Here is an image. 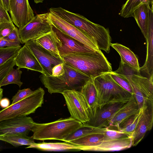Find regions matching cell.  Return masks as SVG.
<instances>
[{
	"label": "cell",
	"mask_w": 153,
	"mask_h": 153,
	"mask_svg": "<svg viewBox=\"0 0 153 153\" xmlns=\"http://www.w3.org/2000/svg\"><path fill=\"white\" fill-rule=\"evenodd\" d=\"M49 12L62 18L83 33L94 42L99 50L107 53L110 52L111 38L108 28L60 7H51Z\"/></svg>",
	"instance_id": "1"
},
{
	"label": "cell",
	"mask_w": 153,
	"mask_h": 153,
	"mask_svg": "<svg viewBox=\"0 0 153 153\" xmlns=\"http://www.w3.org/2000/svg\"><path fill=\"white\" fill-rule=\"evenodd\" d=\"M61 57L66 64L92 78L112 71L111 64L100 50Z\"/></svg>",
	"instance_id": "2"
},
{
	"label": "cell",
	"mask_w": 153,
	"mask_h": 153,
	"mask_svg": "<svg viewBox=\"0 0 153 153\" xmlns=\"http://www.w3.org/2000/svg\"><path fill=\"white\" fill-rule=\"evenodd\" d=\"M64 73L57 77L42 74L40 80L51 94H62L64 91L74 90L80 91L91 77L68 65L64 62Z\"/></svg>",
	"instance_id": "3"
},
{
	"label": "cell",
	"mask_w": 153,
	"mask_h": 153,
	"mask_svg": "<svg viewBox=\"0 0 153 153\" xmlns=\"http://www.w3.org/2000/svg\"><path fill=\"white\" fill-rule=\"evenodd\" d=\"M83 123L71 117L61 118L45 123H36L31 131L34 139L44 140H55L62 141L70 134L81 126Z\"/></svg>",
	"instance_id": "4"
},
{
	"label": "cell",
	"mask_w": 153,
	"mask_h": 153,
	"mask_svg": "<svg viewBox=\"0 0 153 153\" xmlns=\"http://www.w3.org/2000/svg\"><path fill=\"white\" fill-rule=\"evenodd\" d=\"M93 79L97 92L98 109L108 103L126 102L132 95L118 85L109 73L103 74Z\"/></svg>",
	"instance_id": "5"
},
{
	"label": "cell",
	"mask_w": 153,
	"mask_h": 153,
	"mask_svg": "<svg viewBox=\"0 0 153 153\" xmlns=\"http://www.w3.org/2000/svg\"><path fill=\"white\" fill-rule=\"evenodd\" d=\"M45 91L39 87L22 100L0 111V122L21 116L34 113L43 102Z\"/></svg>",
	"instance_id": "6"
},
{
	"label": "cell",
	"mask_w": 153,
	"mask_h": 153,
	"mask_svg": "<svg viewBox=\"0 0 153 153\" xmlns=\"http://www.w3.org/2000/svg\"><path fill=\"white\" fill-rule=\"evenodd\" d=\"M49 12L37 14L24 27L19 29L22 44L35 39L51 32V23L49 17Z\"/></svg>",
	"instance_id": "7"
},
{
	"label": "cell",
	"mask_w": 153,
	"mask_h": 153,
	"mask_svg": "<svg viewBox=\"0 0 153 153\" xmlns=\"http://www.w3.org/2000/svg\"><path fill=\"white\" fill-rule=\"evenodd\" d=\"M62 94L65 99L71 117L83 124L88 122L90 117L89 109L80 91L68 90Z\"/></svg>",
	"instance_id": "8"
},
{
	"label": "cell",
	"mask_w": 153,
	"mask_h": 153,
	"mask_svg": "<svg viewBox=\"0 0 153 153\" xmlns=\"http://www.w3.org/2000/svg\"><path fill=\"white\" fill-rule=\"evenodd\" d=\"M51 26L52 30L61 56L72 53H88L96 51L65 33L52 23Z\"/></svg>",
	"instance_id": "9"
},
{
	"label": "cell",
	"mask_w": 153,
	"mask_h": 153,
	"mask_svg": "<svg viewBox=\"0 0 153 153\" xmlns=\"http://www.w3.org/2000/svg\"><path fill=\"white\" fill-rule=\"evenodd\" d=\"M25 44L36 58L43 69L42 74L46 76H52L53 67L57 65L64 63L62 58L54 56L36 43L33 39L29 40Z\"/></svg>",
	"instance_id": "10"
},
{
	"label": "cell",
	"mask_w": 153,
	"mask_h": 153,
	"mask_svg": "<svg viewBox=\"0 0 153 153\" xmlns=\"http://www.w3.org/2000/svg\"><path fill=\"white\" fill-rule=\"evenodd\" d=\"M9 12L12 21L19 29L34 17L33 11L28 0H9Z\"/></svg>",
	"instance_id": "11"
},
{
	"label": "cell",
	"mask_w": 153,
	"mask_h": 153,
	"mask_svg": "<svg viewBox=\"0 0 153 153\" xmlns=\"http://www.w3.org/2000/svg\"><path fill=\"white\" fill-rule=\"evenodd\" d=\"M49 13L51 22L61 31L86 46L96 51L99 50L94 42L79 30L59 16L50 12Z\"/></svg>",
	"instance_id": "12"
},
{
	"label": "cell",
	"mask_w": 153,
	"mask_h": 153,
	"mask_svg": "<svg viewBox=\"0 0 153 153\" xmlns=\"http://www.w3.org/2000/svg\"><path fill=\"white\" fill-rule=\"evenodd\" d=\"M36 123L27 116H21L0 122V134H20L27 135Z\"/></svg>",
	"instance_id": "13"
},
{
	"label": "cell",
	"mask_w": 153,
	"mask_h": 153,
	"mask_svg": "<svg viewBox=\"0 0 153 153\" xmlns=\"http://www.w3.org/2000/svg\"><path fill=\"white\" fill-rule=\"evenodd\" d=\"M132 137V146H136L146 132L151 130L153 123V104H144Z\"/></svg>",
	"instance_id": "14"
},
{
	"label": "cell",
	"mask_w": 153,
	"mask_h": 153,
	"mask_svg": "<svg viewBox=\"0 0 153 153\" xmlns=\"http://www.w3.org/2000/svg\"><path fill=\"white\" fill-rule=\"evenodd\" d=\"M126 102H111L105 104L98 109L95 114L90 117L88 121L85 123L98 128L108 126L112 116Z\"/></svg>",
	"instance_id": "15"
},
{
	"label": "cell",
	"mask_w": 153,
	"mask_h": 153,
	"mask_svg": "<svg viewBox=\"0 0 153 153\" xmlns=\"http://www.w3.org/2000/svg\"><path fill=\"white\" fill-rule=\"evenodd\" d=\"M147 53L145 62L140 67V73L146 75V77L153 76V10L149 9L148 27Z\"/></svg>",
	"instance_id": "16"
},
{
	"label": "cell",
	"mask_w": 153,
	"mask_h": 153,
	"mask_svg": "<svg viewBox=\"0 0 153 153\" xmlns=\"http://www.w3.org/2000/svg\"><path fill=\"white\" fill-rule=\"evenodd\" d=\"M132 146V137H127L112 140H102L85 148V151L113 152L125 150Z\"/></svg>",
	"instance_id": "17"
},
{
	"label": "cell",
	"mask_w": 153,
	"mask_h": 153,
	"mask_svg": "<svg viewBox=\"0 0 153 153\" xmlns=\"http://www.w3.org/2000/svg\"><path fill=\"white\" fill-rule=\"evenodd\" d=\"M15 59V65L19 69L27 68L43 74L41 65L26 44L21 47Z\"/></svg>",
	"instance_id": "18"
},
{
	"label": "cell",
	"mask_w": 153,
	"mask_h": 153,
	"mask_svg": "<svg viewBox=\"0 0 153 153\" xmlns=\"http://www.w3.org/2000/svg\"><path fill=\"white\" fill-rule=\"evenodd\" d=\"M139 110L136 100L132 94L129 100L112 116L109 121L108 126L117 128L121 122L128 117L137 114Z\"/></svg>",
	"instance_id": "19"
},
{
	"label": "cell",
	"mask_w": 153,
	"mask_h": 153,
	"mask_svg": "<svg viewBox=\"0 0 153 153\" xmlns=\"http://www.w3.org/2000/svg\"><path fill=\"white\" fill-rule=\"evenodd\" d=\"M123 76L128 79L130 84L135 86L149 101L153 102V76L147 77L142 76L140 73Z\"/></svg>",
	"instance_id": "20"
},
{
	"label": "cell",
	"mask_w": 153,
	"mask_h": 153,
	"mask_svg": "<svg viewBox=\"0 0 153 153\" xmlns=\"http://www.w3.org/2000/svg\"><path fill=\"white\" fill-rule=\"evenodd\" d=\"M35 148L42 151H79L83 150V146L69 143H34L29 146L26 148Z\"/></svg>",
	"instance_id": "21"
},
{
	"label": "cell",
	"mask_w": 153,
	"mask_h": 153,
	"mask_svg": "<svg viewBox=\"0 0 153 153\" xmlns=\"http://www.w3.org/2000/svg\"><path fill=\"white\" fill-rule=\"evenodd\" d=\"M80 91L89 108L90 117H91L95 114L98 109L97 92L92 78H91L82 87Z\"/></svg>",
	"instance_id": "22"
},
{
	"label": "cell",
	"mask_w": 153,
	"mask_h": 153,
	"mask_svg": "<svg viewBox=\"0 0 153 153\" xmlns=\"http://www.w3.org/2000/svg\"><path fill=\"white\" fill-rule=\"evenodd\" d=\"M149 8H150L147 4L142 3L140 4L132 13V17L135 20L146 40L147 39Z\"/></svg>",
	"instance_id": "23"
},
{
	"label": "cell",
	"mask_w": 153,
	"mask_h": 153,
	"mask_svg": "<svg viewBox=\"0 0 153 153\" xmlns=\"http://www.w3.org/2000/svg\"><path fill=\"white\" fill-rule=\"evenodd\" d=\"M111 46L119 54L121 60L126 64L137 70L140 67L138 59L129 48L118 43H111Z\"/></svg>",
	"instance_id": "24"
},
{
	"label": "cell",
	"mask_w": 153,
	"mask_h": 153,
	"mask_svg": "<svg viewBox=\"0 0 153 153\" xmlns=\"http://www.w3.org/2000/svg\"><path fill=\"white\" fill-rule=\"evenodd\" d=\"M0 140L9 143L14 146H29L35 142L32 136L20 134H0Z\"/></svg>",
	"instance_id": "25"
},
{
	"label": "cell",
	"mask_w": 153,
	"mask_h": 153,
	"mask_svg": "<svg viewBox=\"0 0 153 153\" xmlns=\"http://www.w3.org/2000/svg\"><path fill=\"white\" fill-rule=\"evenodd\" d=\"M105 127L98 128L86 123L82 125L65 138L63 141L69 143L71 141L93 134H103Z\"/></svg>",
	"instance_id": "26"
},
{
	"label": "cell",
	"mask_w": 153,
	"mask_h": 153,
	"mask_svg": "<svg viewBox=\"0 0 153 153\" xmlns=\"http://www.w3.org/2000/svg\"><path fill=\"white\" fill-rule=\"evenodd\" d=\"M33 40L36 43L49 51L54 56L62 58L59 54L52 30L49 33Z\"/></svg>",
	"instance_id": "27"
},
{
	"label": "cell",
	"mask_w": 153,
	"mask_h": 153,
	"mask_svg": "<svg viewBox=\"0 0 153 153\" xmlns=\"http://www.w3.org/2000/svg\"><path fill=\"white\" fill-rule=\"evenodd\" d=\"M142 3L146 4L153 10V0H127L122 7L119 14L124 18L132 17L133 11Z\"/></svg>",
	"instance_id": "28"
},
{
	"label": "cell",
	"mask_w": 153,
	"mask_h": 153,
	"mask_svg": "<svg viewBox=\"0 0 153 153\" xmlns=\"http://www.w3.org/2000/svg\"><path fill=\"white\" fill-rule=\"evenodd\" d=\"M142 108L140 109L137 113L121 122L117 126V129L128 134L132 137L141 113Z\"/></svg>",
	"instance_id": "29"
},
{
	"label": "cell",
	"mask_w": 153,
	"mask_h": 153,
	"mask_svg": "<svg viewBox=\"0 0 153 153\" xmlns=\"http://www.w3.org/2000/svg\"><path fill=\"white\" fill-rule=\"evenodd\" d=\"M104 135L101 134H93L76 139L69 143L83 146V151L85 148L92 146L103 140Z\"/></svg>",
	"instance_id": "30"
},
{
	"label": "cell",
	"mask_w": 153,
	"mask_h": 153,
	"mask_svg": "<svg viewBox=\"0 0 153 153\" xmlns=\"http://www.w3.org/2000/svg\"><path fill=\"white\" fill-rule=\"evenodd\" d=\"M22 72L17 68L15 69L13 68L7 74L3 79L1 85L2 86L9 84H16L20 88L23 83L21 81L20 78Z\"/></svg>",
	"instance_id": "31"
},
{
	"label": "cell",
	"mask_w": 153,
	"mask_h": 153,
	"mask_svg": "<svg viewBox=\"0 0 153 153\" xmlns=\"http://www.w3.org/2000/svg\"><path fill=\"white\" fill-rule=\"evenodd\" d=\"M21 48V46L0 48V65L15 57Z\"/></svg>",
	"instance_id": "32"
},
{
	"label": "cell",
	"mask_w": 153,
	"mask_h": 153,
	"mask_svg": "<svg viewBox=\"0 0 153 153\" xmlns=\"http://www.w3.org/2000/svg\"><path fill=\"white\" fill-rule=\"evenodd\" d=\"M103 134L104 138L103 140L131 137L128 134L119 131L116 128L108 126L105 127Z\"/></svg>",
	"instance_id": "33"
},
{
	"label": "cell",
	"mask_w": 153,
	"mask_h": 153,
	"mask_svg": "<svg viewBox=\"0 0 153 153\" xmlns=\"http://www.w3.org/2000/svg\"><path fill=\"white\" fill-rule=\"evenodd\" d=\"M109 74L113 80L118 85L132 94H133L131 86L128 79L124 76L113 71Z\"/></svg>",
	"instance_id": "34"
},
{
	"label": "cell",
	"mask_w": 153,
	"mask_h": 153,
	"mask_svg": "<svg viewBox=\"0 0 153 153\" xmlns=\"http://www.w3.org/2000/svg\"><path fill=\"white\" fill-rule=\"evenodd\" d=\"M114 72L124 76H128L140 73L139 70L135 69L120 60L118 68Z\"/></svg>",
	"instance_id": "35"
},
{
	"label": "cell",
	"mask_w": 153,
	"mask_h": 153,
	"mask_svg": "<svg viewBox=\"0 0 153 153\" xmlns=\"http://www.w3.org/2000/svg\"><path fill=\"white\" fill-rule=\"evenodd\" d=\"M15 57L10 59L0 65V87L4 78L15 65Z\"/></svg>",
	"instance_id": "36"
},
{
	"label": "cell",
	"mask_w": 153,
	"mask_h": 153,
	"mask_svg": "<svg viewBox=\"0 0 153 153\" xmlns=\"http://www.w3.org/2000/svg\"><path fill=\"white\" fill-rule=\"evenodd\" d=\"M15 27L12 22L0 23V39L9 34Z\"/></svg>",
	"instance_id": "37"
},
{
	"label": "cell",
	"mask_w": 153,
	"mask_h": 153,
	"mask_svg": "<svg viewBox=\"0 0 153 153\" xmlns=\"http://www.w3.org/2000/svg\"><path fill=\"white\" fill-rule=\"evenodd\" d=\"M33 91L29 88L19 90L13 97L12 99V102L11 105L25 98L32 94Z\"/></svg>",
	"instance_id": "38"
},
{
	"label": "cell",
	"mask_w": 153,
	"mask_h": 153,
	"mask_svg": "<svg viewBox=\"0 0 153 153\" xmlns=\"http://www.w3.org/2000/svg\"><path fill=\"white\" fill-rule=\"evenodd\" d=\"M3 38L18 46H21L20 44H22L19 36V29L16 27L9 34Z\"/></svg>",
	"instance_id": "39"
},
{
	"label": "cell",
	"mask_w": 153,
	"mask_h": 153,
	"mask_svg": "<svg viewBox=\"0 0 153 153\" xmlns=\"http://www.w3.org/2000/svg\"><path fill=\"white\" fill-rule=\"evenodd\" d=\"M7 11L0 5V23L12 22Z\"/></svg>",
	"instance_id": "40"
},
{
	"label": "cell",
	"mask_w": 153,
	"mask_h": 153,
	"mask_svg": "<svg viewBox=\"0 0 153 153\" xmlns=\"http://www.w3.org/2000/svg\"><path fill=\"white\" fill-rule=\"evenodd\" d=\"M63 65L64 63L54 66L52 69V76L57 77L62 75L64 72Z\"/></svg>",
	"instance_id": "41"
},
{
	"label": "cell",
	"mask_w": 153,
	"mask_h": 153,
	"mask_svg": "<svg viewBox=\"0 0 153 153\" xmlns=\"http://www.w3.org/2000/svg\"><path fill=\"white\" fill-rule=\"evenodd\" d=\"M16 44L2 38L0 39V48L19 46Z\"/></svg>",
	"instance_id": "42"
},
{
	"label": "cell",
	"mask_w": 153,
	"mask_h": 153,
	"mask_svg": "<svg viewBox=\"0 0 153 153\" xmlns=\"http://www.w3.org/2000/svg\"><path fill=\"white\" fill-rule=\"evenodd\" d=\"M10 105V101L7 98H2L0 101V106L3 109H5Z\"/></svg>",
	"instance_id": "43"
},
{
	"label": "cell",
	"mask_w": 153,
	"mask_h": 153,
	"mask_svg": "<svg viewBox=\"0 0 153 153\" xmlns=\"http://www.w3.org/2000/svg\"><path fill=\"white\" fill-rule=\"evenodd\" d=\"M9 0H0V5L7 11H9Z\"/></svg>",
	"instance_id": "44"
},
{
	"label": "cell",
	"mask_w": 153,
	"mask_h": 153,
	"mask_svg": "<svg viewBox=\"0 0 153 153\" xmlns=\"http://www.w3.org/2000/svg\"><path fill=\"white\" fill-rule=\"evenodd\" d=\"M3 89L0 87V101L3 96Z\"/></svg>",
	"instance_id": "45"
},
{
	"label": "cell",
	"mask_w": 153,
	"mask_h": 153,
	"mask_svg": "<svg viewBox=\"0 0 153 153\" xmlns=\"http://www.w3.org/2000/svg\"><path fill=\"white\" fill-rule=\"evenodd\" d=\"M44 0H34V1L35 3L38 4L39 3H42Z\"/></svg>",
	"instance_id": "46"
}]
</instances>
